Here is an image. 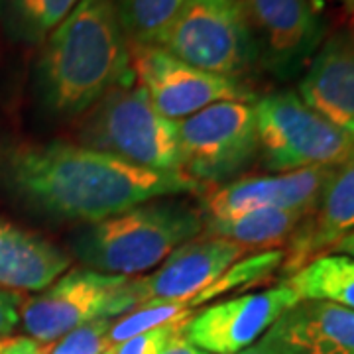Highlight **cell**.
Returning a JSON list of instances; mask_svg holds the SVG:
<instances>
[{"instance_id": "cell-7", "label": "cell", "mask_w": 354, "mask_h": 354, "mask_svg": "<svg viewBox=\"0 0 354 354\" xmlns=\"http://www.w3.org/2000/svg\"><path fill=\"white\" fill-rule=\"evenodd\" d=\"M128 276L71 270L20 305V321L32 341L50 344L95 319L136 309Z\"/></svg>"}, {"instance_id": "cell-17", "label": "cell", "mask_w": 354, "mask_h": 354, "mask_svg": "<svg viewBox=\"0 0 354 354\" xmlns=\"http://www.w3.org/2000/svg\"><path fill=\"white\" fill-rule=\"evenodd\" d=\"M301 354H354V311L299 301L274 325Z\"/></svg>"}, {"instance_id": "cell-29", "label": "cell", "mask_w": 354, "mask_h": 354, "mask_svg": "<svg viewBox=\"0 0 354 354\" xmlns=\"http://www.w3.org/2000/svg\"><path fill=\"white\" fill-rule=\"evenodd\" d=\"M160 354H207V353H203L201 348H197L195 344H191V342L185 339L183 330H181L179 335H176V337L169 341V344H167Z\"/></svg>"}, {"instance_id": "cell-8", "label": "cell", "mask_w": 354, "mask_h": 354, "mask_svg": "<svg viewBox=\"0 0 354 354\" xmlns=\"http://www.w3.org/2000/svg\"><path fill=\"white\" fill-rule=\"evenodd\" d=\"M181 169L197 181L236 174L258 152L254 104L221 101L177 120Z\"/></svg>"}, {"instance_id": "cell-26", "label": "cell", "mask_w": 354, "mask_h": 354, "mask_svg": "<svg viewBox=\"0 0 354 354\" xmlns=\"http://www.w3.org/2000/svg\"><path fill=\"white\" fill-rule=\"evenodd\" d=\"M239 354H301L290 341L283 339V335L276 327L268 329L258 339L252 342L248 348H244Z\"/></svg>"}, {"instance_id": "cell-23", "label": "cell", "mask_w": 354, "mask_h": 354, "mask_svg": "<svg viewBox=\"0 0 354 354\" xmlns=\"http://www.w3.org/2000/svg\"><path fill=\"white\" fill-rule=\"evenodd\" d=\"M191 307L183 304H150L142 305L138 309L120 315L111 323L109 329V344L116 346L120 342L128 341L132 337H138L142 333L164 327L167 323L189 319Z\"/></svg>"}, {"instance_id": "cell-16", "label": "cell", "mask_w": 354, "mask_h": 354, "mask_svg": "<svg viewBox=\"0 0 354 354\" xmlns=\"http://www.w3.org/2000/svg\"><path fill=\"white\" fill-rule=\"evenodd\" d=\"M69 266L71 256L0 216V288L44 291Z\"/></svg>"}, {"instance_id": "cell-14", "label": "cell", "mask_w": 354, "mask_h": 354, "mask_svg": "<svg viewBox=\"0 0 354 354\" xmlns=\"http://www.w3.org/2000/svg\"><path fill=\"white\" fill-rule=\"evenodd\" d=\"M354 230V150L335 165L313 211L291 234L281 272L291 276L317 256L329 254Z\"/></svg>"}, {"instance_id": "cell-11", "label": "cell", "mask_w": 354, "mask_h": 354, "mask_svg": "<svg viewBox=\"0 0 354 354\" xmlns=\"http://www.w3.org/2000/svg\"><path fill=\"white\" fill-rule=\"evenodd\" d=\"M256 55L274 75H295L323 44L311 0H242Z\"/></svg>"}, {"instance_id": "cell-5", "label": "cell", "mask_w": 354, "mask_h": 354, "mask_svg": "<svg viewBox=\"0 0 354 354\" xmlns=\"http://www.w3.org/2000/svg\"><path fill=\"white\" fill-rule=\"evenodd\" d=\"M254 113L258 152L272 171L339 165L354 150V134L315 113L295 91H279L256 101Z\"/></svg>"}, {"instance_id": "cell-2", "label": "cell", "mask_w": 354, "mask_h": 354, "mask_svg": "<svg viewBox=\"0 0 354 354\" xmlns=\"http://www.w3.org/2000/svg\"><path fill=\"white\" fill-rule=\"evenodd\" d=\"M41 44L36 83L53 114L87 113L111 88L134 79L113 0H81Z\"/></svg>"}, {"instance_id": "cell-18", "label": "cell", "mask_w": 354, "mask_h": 354, "mask_svg": "<svg viewBox=\"0 0 354 354\" xmlns=\"http://www.w3.org/2000/svg\"><path fill=\"white\" fill-rule=\"evenodd\" d=\"M307 213L295 209H262L232 221H205L207 236H218L244 246L248 252L274 250L290 241Z\"/></svg>"}, {"instance_id": "cell-6", "label": "cell", "mask_w": 354, "mask_h": 354, "mask_svg": "<svg viewBox=\"0 0 354 354\" xmlns=\"http://www.w3.org/2000/svg\"><path fill=\"white\" fill-rule=\"evenodd\" d=\"M152 46L201 71L234 79L258 59L242 4L187 0Z\"/></svg>"}, {"instance_id": "cell-3", "label": "cell", "mask_w": 354, "mask_h": 354, "mask_svg": "<svg viewBox=\"0 0 354 354\" xmlns=\"http://www.w3.org/2000/svg\"><path fill=\"white\" fill-rule=\"evenodd\" d=\"M203 223L189 205L156 199L91 225L79 234L75 250L95 272L130 278L158 268L181 244L199 236Z\"/></svg>"}, {"instance_id": "cell-33", "label": "cell", "mask_w": 354, "mask_h": 354, "mask_svg": "<svg viewBox=\"0 0 354 354\" xmlns=\"http://www.w3.org/2000/svg\"><path fill=\"white\" fill-rule=\"evenodd\" d=\"M342 241H344V242H354V230H353V232H348V234H346V236H344Z\"/></svg>"}, {"instance_id": "cell-32", "label": "cell", "mask_w": 354, "mask_h": 354, "mask_svg": "<svg viewBox=\"0 0 354 354\" xmlns=\"http://www.w3.org/2000/svg\"><path fill=\"white\" fill-rule=\"evenodd\" d=\"M337 2H342L348 10H353L354 12V0H337Z\"/></svg>"}, {"instance_id": "cell-1", "label": "cell", "mask_w": 354, "mask_h": 354, "mask_svg": "<svg viewBox=\"0 0 354 354\" xmlns=\"http://www.w3.org/2000/svg\"><path fill=\"white\" fill-rule=\"evenodd\" d=\"M4 177L39 211L91 225L142 203L207 189L183 171H152L65 142L14 148L4 158Z\"/></svg>"}, {"instance_id": "cell-31", "label": "cell", "mask_w": 354, "mask_h": 354, "mask_svg": "<svg viewBox=\"0 0 354 354\" xmlns=\"http://www.w3.org/2000/svg\"><path fill=\"white\" fill-rule=\"evenodd\" d=\"M209 2H216V4H228V6H241L242 0H209Z\"/></svg>"}, {"instance_id": "cell-35", "label": "cell", "mask_w": 354, "mask_h": 354, "mask_svg": "<svg viewBox=\"0 0 354 354\" xmlns=\"http://www.w3.org/2000/svg\"><path fill=\"white\" fill-rule=\"evenodd\" d=\"M102 354H114V346H113V348H109V351H104Z\"/></svg>"}, {"instance_id": "cell-34", "label": "cell", "mask_w": 354, "mask_h": 354, "mask_svg": "<svg viewBox=\"0 0 354 354\" xmlns=\"http://www.w3.org/2000/svg\"><path fill=\"white\" fill-rule=\"evenodd\" d=\"M28 354H46V353H44V348H41V346H38L36 351H32V353H28Z\"/></svg>"}, {"instance_id": "cell-20", "label": "cell", "mask_w": 354, "mask_h": 354, "mask_svg": "<svg viewBox=\"0 0 354 354\" xmlns=\"http://www.w3.org/2000/svg\"><path fill=\"white\" fill-rule=\"evenodd\" d=\"M81 0H0V22L18 41L41 44Z\"/></svg>"}, {"instance_id": "cell-19", "label": "cell", "mask_w": 354, "mask_h": 354, "mask_svg": "<svg viewBox=\"0 0 354 354\" xmlns=\"http://www.w3.org/2000/svg\"><path fill=\"white\" fill-rule=\"evenodd\" d=\"M291 290L301 301H323L354 311V258L323 254L288 276Z\"/></svg>"}, {"instance_id": "cell-13", "label": "cell", "mask_w": 354, "mask_h": 354, "mask_svg": "<svg viewBox=\"0 0 354 354\" xmlns=\"http://www.w3.org/2000/svg\"><path fill=\"white\" fill-rule=\"evenodd\" d=\"M335 165H315L281 176L242 177L205 199L207 221H232L262 209H295L311 213Z\"/></svg>"}, {"instance_id": "cell-24", "label": "cell", "mask_w": 354, "mask_h": 354, "mask_svg": "<svg viewBox=\"0 0 354 354\" xmlns=\"http://www.w3.org/2000/svg\"><path fill=\"white\" fill-rule=\"evenodd\" d=\"M113 319H95L67 333L64 339L53 342L50 354H102L113 348L109 344V329Z\"/></svg>"}, {"instance_id": "cell-4", "label": "cell", "mask_w": 354, "mask_h": 354, "mask_svg": "<svg viewBox=\"0 0 354 354\" xmlns=\"http://www.w3.org/2000/svg\"><path fill=\"white\" fill-rule=\"evenodd\" d=\"M88 111L81 130L83 146L152 171H183L177 122L158 113L134 79L111 88Z\"/></svg>"}, {"instance_id": "cell-9", "label": "cell", "mask_w": 354, "mask_h": 354, "mask_svg": "<svg viewBox=\"0 0 354 354\" xmlns=\"http://www.w3.org/2000/svg\"><path fill=\"white\" fill-rule=\"evenodd\" d=\"M130 67L158 113L176 122L215 102L254 99L241 79L201 71L158 46L130 44Z\"/></svg>"}, {"instance_id": "cell-27", "label": "cell", "mask_w": 354, "mask_h": 354, "mask_svg": "<svg viewBox=\"0 0 354 354\" xmlns=\"http://www.w3.org/2000/svg\"><path fill=\"white\" fill-rule=\"evenodd\" d=\"M20 295L0 288V339L10 335L20 323Z\"/></svg>"}, {"instance_id": "cell-21", "label": "cell", "mask_w": 354, "mask_h": 354, "mask_svg": "<svg viewBox=\"0 0 354 354\" xmlns=\"http://www.w3.org/2000/svg\"><path fill=\"white\" fill-rule=\"evenodd\" d=\"M130 44L152 46L187 0H113Z\"/></svg>"}, {"instance_id": "cell-12", "label": "cell", "mask_w": 354, "mask_h": 354, "mask_svg": "<svg viewBox=\"0 0 354 354\" xmlns=\"http://www.w3.org/2000/svg\"><path fill=\"white\" fill-rule=\"evenodd\" d=\"M248 250L218 236H199L181 244L160 268L142 278H130V293L136 309L150 304L189 305L203 290L218 279L230 264Z\"/></svg>"}, {"instance_id": "cell-15", "label": "cell", "mask_w": 354, "mask_h": 354, "mask_svg": "<svg viewBox=\"0 0 354 354\" xmlns=\"http://www.w3.org/2000/svg\"><path fill=\"white\" fill-rule=\"evenodd\" d=\"M297 95L335 127L354 134V32H337L319 46Z\"/></svg>"}, {"instance_id": "cell-30", "label": "cell", "mask_w": 354, "mask_h": 354, "mask_svg": "<svg viewBox=\"0 0 354 354\" xmlns=\"http://www.w3.org/2000/svg\"><path fill=\"white\" fill-rule=\"evenodd\" d=\"M330 252L335 254H346V256H351V258H354V242H339Z\"/></svg>"}, {"instance_id": "cell-25", "label": "cell", "mask_w": 354, "mask_h": 354, "mask_svg": "<svg viewBox=\"0 0 354 354\" xmlns=\"http://www.w3.org/2000/svg\"><path fill=\"white\" fill-rule=\"evenodd\" d=\"M185 323L187 319H181V321L167 323L164 327L142 333L138 337H132L128 341L116 344L114 354H160L169 344V341L183 330Z\"/></svg>"}, {"instance_id": "cell-22", "label": "cell", "mask_w": 354, "mask_h": 354, "mask_svg": "<svg viewBox=\"0 0 354 354\" xmlns=\"http://www.w3.org/2000/svg\"><path fill=\"white\" fill-rule=\"evenodd\" d=\"M286 260V250L283 248H274V250H262L256 252L252 256H244L241 260H236L234 264H230L227 268V272L215 279L207 290H203L189 307H197V305L213 301L215 297H221L228 291L241 290V288H250L256 286L260 281H266L274 272L281 270Z\"/></svg>"}, {"instance_id": "cell-10", "label": "cell", "mask_w": 354, "mask_h": 354, "mask_svg": "<svg viewBox=\"0 0 354 354\" xmlns=\"http://www.w3.org/2000/svg\"><path fill=\"white\" fill-rule=\"evenodd\" d=\"M299 301L301 299L288 283L244 293L191 315L183 327V335L203 353L239 354L272 329Z\"/></svg>"}, {"instance_id": "cell-28", "label": "cell", "mask_w": 354, "mask_h": 354, "mask_svg": "<svg viewBox=\"0 0 354 354\" xmlns=\"http://www.w3.org/2000/svg\"><path fill=\"white\" fill-rule=\"evenodd\" d=\"M41 346L30 337H6L0 339V354H28Z\"/></svg>"}]
</instances>
